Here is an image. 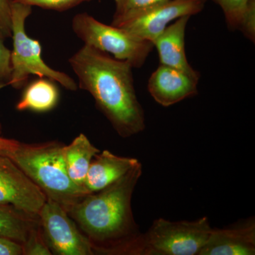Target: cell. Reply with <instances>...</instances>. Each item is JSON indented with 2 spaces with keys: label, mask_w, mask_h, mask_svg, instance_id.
<instances>
[{
  "label": "cell",
  "mask_w": 255,
  "mask_h": 255,
  "mask_svg": "<svg viewBox=\"0 0 255 255\" xmlns=\"http://www.w3.org/2000/svg\"><path fill=\"white\" fill-rule=\"evenodd\" d=\"M142 169L141 163L137 162L123 177L84 196L68 211L91 241L95 255H124L140 236L131 201Z\"/></svg>",
  "instance_id": "7a4b0ae2"
},
{
  "label": "cell",
  "mask_w": 255,
  "mask_h": 255,
  "mask_svg": "<svg viewBox=\"0 0 255 255\" xmlns=\"http://www.w3.org/2000/svg\"><path fill=\"white\" fill-rule=\"evenodd\" d=\"M199 79L160 64L150 75L147 90L158 105L168 107L197 95Z\"/></svg>",
  "instance_id": "30bf717a"
},
{
  "label": "cell",
  "mask_w": 255,
  "mask_h": 255,
  "mask_svg": "<svg viewBox=\"0 0 255 255\" xmlns=\"http://www.w3.org/2000/svg\"><path fill=\"white\" fill-rule=\"evenodd\" d=\"M238 30L253 43L255 42V0H249Z\"/></svg>",
  "instance_id": "44dd1931"
},
{
  "label": "cell",
  "mask_w": 255,
  "mask_h": 255,
  "mask_svg": "<svg viewBox=\"0 0 255 255\" xmlns=\"http://www.w3.org/2000/svg\"><path fill=\"white\" fill-rule=\"evenodd\" d=\"M11 0H0V31L5 38L11 37Z\"/></svg>",
  "instance_id": "603a6c76"
},
{
  "label": "cell",
  "mask_w": 255,
  "mask_h": 255,
  "mask_svg": "<svg viewBox=\"0 0 255 255\" xmlns=\"http://www.w3.org/2000/svg\"><path fill=\"white\" fill-rule=\"evenodd\" d=\"M133 157H122L105 150L95 156L87 172L84 188L87 194L97 192L125 175L138 162Z\"/></svg>",
  "instance_id": "4fadbf2b"
},
{
  "label": "cell",
  "mask_w": 255,
  "mask_h": 255,
  "mask_svg": "<svg viewBox=\"0 0 255 255\" xmlns=\"http://www.w3.org/2000/svg\"><path fill=\"white\" fill-rule=\"evenodd\" d=\"M72 29L84 44L127 61L133 68H141L154 48L152 42L124 28L101 22L86 12L74 16Z\"/></svg>",
  "instance_id": "8992f818"
},
{
  "label": "cell",
  "mask_w": 255,
  "mask_h": 255,
  "mask_svg": "<svg viewBox=\"0 0 255 255\" xmlns=\"http://www.w3.org/2000/svg\"><path fill=\"white\" fill-rule=\"evenodd\" d=\"M18 140L0 136V150H12L17 147Z\"/></svg>",
  "instance_id": "d4e9b609"
},
{
  "label": "cell",
  "mask_w": 255,
  "mask_h": 255,
  "mask_svg": "<svg viewBox=\"0 0 255 255\" xmlns=\"http://www.w3.org/2000/svg\"><path fill=\"white\" fill-rule=\"evenodd\" d=\"M207 0H169L118 25L142 39L153 43L174 20L200 13Z\"/></svg>",
  "instance_id": "9c48e42d"
},
{
  "label": "cell",
  "mask_w": 255,
  "mask_h": 255,
  "mask_svg": "<svg viewBox=\"0 0 255 255\" xmlns=\"http://www.w3.org/2000/svg\"><path fill=\"white\" fill-rule=\"evenodd\" d=\"M14 1L29 5L32 7L38 6L42 9L62 12V11L73 9L82 3L88 2L92 0H14Z\"/></svg>",
  "instance_id": "ffe728a7"
},
{
  "label": "cell",
  "mask_w": 255,
  "mask_h": 255,
  "mask_svg": "<svg viewBox=\"0 0 255 255\" xmlns=\"http://www.w3.org/2000/svg\"><path fill=\"white\" fill-rule=\"evenodd\" d=\"M0 255H23L22 245L0 236Z\"/></svg>",
  "instance_id": "cb8c5ba5"
},
{
  "label": "cell",
  "mask_w": 255,
  "mask_h": 255,
  "mask_svg": "<svg viewBox=\"0 0 255 255\" xmlns=\"http://www.w3.org/2000/svg\"><path fill=\"white\" fill-rule=\"evenodd\" d=\"M23 255H51L40 226L32 230L26 242L22 245Z\"/></svg>",
  "instance_id": "d6986e66"
},
{
  "label": "cell",
  "mask_w": 255,
  "mask_h": 255,
  "mask_svg": "<svg viewBox=\"0 0 255 255\" xmlns=\"http://www.w3.org/2000/svg\"><path fill=\"white\" fill-rule=\"evenodd\" d=\"M100 152L83 133L64 145L63 156L69 177L79 187L84 188L85 178L92 159Z\"/></svg>",
  "instance_id": "5bb4252c"
},
{
  "label": "cell",
  "mask_w": 255,
  "mask_h": 255,
  "mask_svg": "<svg viewBox=\"0 0 255 255\" xmlns=\"http://www.w3.org/2000/svg\"><path fill=\"white\" fill-rule=\"evenodd\" d=\"M7 86L8 85H6V84L0 83V90H1V89L4 88V87ZM1 132H2V127H1V124L0 123V135H1Z\"/></svg>",
  "instance_id": "484cf974"
},
{
  "label": "cell",
  "mask_w": 255,
  "mask_h": 255,
  "mask_svg": "<svg viewBox=\"0 0 255 255\" xmlns=\"http://www.w3.org/2000/svg\"><path fill=\"white\" fill-rule=\"evenodd\" d=\"M212 229L207 217L193 221L159 218L132 243L128 255H198Z\"/></svg>",
  "instance_id": "5b68a950"
},
{
  "label": "cell",
  "mask_w": 255,
  "mask_h": 255,
  "mask_svg": "<svg viewBox=\"0 0 255 255\" xmlns=\"http://www.w3.org/2000/svg\"><path fill=\"white\" fill-rule=\"evenodd\" d=\"M255 223L248 222L232 227L213 228L198 255H254Z\"/></svg>",
  "instance_id": "8fae6325"
},
{
  "label": "cell",
  "mask_w": 255,
  "mask_h": 255,
  "mask_svg": "<svg viewBox=\"0 0 255 255\" xmlns=\"http://www.w3.org/2000/svg\"><path fill=\"white\" fill-rule=\"evenodd\" d=\"M38 217L41 232L52 255H95L91 241L58 203L47 199Z\"/></svg>",
  "instance_id": "52a82bcc"
},
{
  "label": "cell",
  "mask_w": 255,
  "mask_h": 255,
  "mask_svg": "<svg viewBox=\"0 0 255 255\" xmlns=\"http://www.w3.org/2000/svg\"><path fill=\"white\" fill-rule=\"evenodd\" d=\"M169 0H114V11L112 24L118 26L129 18L145 12Z\"/></svg>",
  "instance_id": "e0dca14e"
},
{
  "label": "cell",
  "mask_w": 255,
  "mask_h": 255,
  "mask_svg": "<svg viewBox=\"0 0 255 255\" xmlns=\"http://www.w3.org/2000/svg\"><path fill=\"white\" fill-rule=\"evenodd\" d=\"M11 37V76L9 86L20 90L27 85L29 75L46 78L59 84L65 90L75 92L78 83L68 74L48 66L42 58V47L38 40L28 36L25 23L32 13V6L10 1Z\"/></svg>",
  "instance_id": "277c9868"
},
{
  "label": "cell",
  "mask_w": 255,
  "mask_h": 255,
  "mask_svg": "<svg viewBox=\"0 0 255 255\" xmlns=\"http://www.w3.org/2000/svg\"><path fill=\"white\" fill-rule=\"evenodd\" d=\"M219 5L230 31H237L249 0H212Z\"/></svg>",
  "instance_id": "ac0fdd59"
},
{
  "label": "cell",
  "mask_w": 255,
  "mask_h": 255,
  "mask_svg": "<svg viewBox=\"0 0 255 255\" xmlns=\"http://www.w3.org/2000/svg\"><path fill=\"white\" fill-rule=\"evenodd\" d=\"M68 61L79 88L92 95L119 136L128 138L145 130V112L137 100L130 64L85 44Z\"/></svg>",
  "instance_id": "6da1fadb"
},
{
  "label": "cell",
  "mask_w": 255,
  "mask_h": 255,
  "mask_svg": "<svg viewBox=\"0 0 255 255\" xmlns=\"http://www.w3.org/2000/svg\"><path fill=\"white\" fill-rule=\"evenodd\" d=\"M40 226L38 215L28 214L12 206L0 204V236L23 245L32 230Z\"/></svg>",
  "instance_id": "2e32d148"
},
{
  "label": "cell",
  "mask_w": 255,
  "mask_h": 255,
  "mask_svg": "<svg viewBox=\"0 0 255 255\" xmlns=\"http://www.w3.org/2000/svg\"><path fill=\"white\" fill-rule=\"evenodd\" d=\"M190 17L182 16L168 25L153 41V45L158 53L161 65L200 78V73L191 66L186 55L185 32Z\"/></svg>",
  "instance_id": "7c38bea8"
},
{
  "label": "cell",
  "mask_w": 255,
  "mask_h": 255,
  "mask_svg": "<svg viewBox=\"0 0 255 255\" xmlns=\"http://www.w3.org/2000/svg\"><path fill=\"white\" fill-rule=\"evenodd\" d=\"M47 197L4 150H0V204L38 215Z\"/></svg>",
  "instance_id": "ba28073f"
},
{
  "label": "cell",
  "mask_w": 255,
  "mask_h": 255,
  "mask_svg": "<svg viewBox=\"0 0 255 255\" xmlns=\"http://www.w3.org/2000/svg\"><path fill=\"white\" fill-rule=\"evenodd\" d=\"M5 38L0 31V83L9 86L11 76V50L4 44Z\"/></svg>",
  "instance_id": "7402d4cb"
},
{
  "label": "cell",
  "mask_w": 255,
  "mask_h": 255,
  "mask_svg": "<svg viewBox=\"0 0 255 255\" xmlns=\"http://www.w3.org/2000/svg\"><path fill=\"white\" fill-rule=\"evenodd\" d=\"M65 144L58 141L26 144L5 152L39 188L47 199L58 203L68 211L87 191L69 177L63 156Z\"/></svg>",
  "instance_id": "3957f363"
},
{
  "label": "cell",
  "mask_w": 255,
  "mask_h": 255,
  "mask_svg": "<svg viewBox=\"0 0 255 255\" xmlns=\"http://www.w3.org/2000/svg\"><path fill=\"white\" fill-rule=\"evenodd\" d=\"M59 99V90L55 82L46 78H38L24 87L16 109L18 112L45 113L53 110L58 105Z\"/></svg>",
  "instance_id": "9a60e30c"
}]
</instances>
